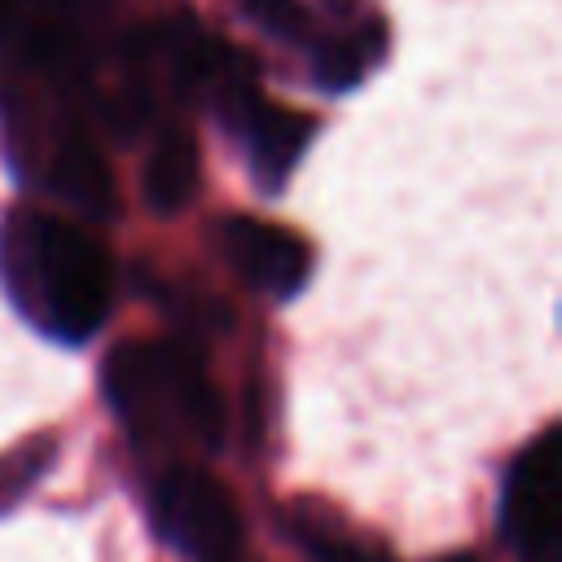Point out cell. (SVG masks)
I'll return each instance as SVG.
<instances>
[{"label":"cell","instance_id":"cell-1","mask_svg":"<svg viewBox=\"0 0 562 562\" xmlns=\"http://www.w3.org/2000/svg\"><path fill=\"white\" fill-rule=\"evenodd\" d=\"M0 285L18 316L61 347L88 342L110 312L101 246L48 211H13L0 224Z\"/></svg>","mask_w":562,"mask_h":562},{"label":"cell","instance_id":"cell-2","mask_svg":"<svg viewBox=\"0 0 562 562\" xmlns=\"http://www.w3.org/2000/svg\"><path fill=\"white\" fill-rule=\"evenodd\" d=\"M101 386L110 408L127 422L140 443L189 439L215 448L224 430L220 400L198 356L171 342H123L101 364Z\"/></svg>","mask_w":562,"mask_h":562},{"label":"cell","instance_id":"cell-3","mask_svg":"<svg viewBox=\"0 0 562 562\" xmlns=\"http://www.w3.org/2000/svg\"><path fill=\"white\" fill-rule=\"evenodd\" d=\"M149 514H154L158 536L198 562H224L241 549L237 501L228 496L220 479H211L198 465H176L158 474Z\"/></svg>","mask_w":562,"mask_h":562},{"label":"cell","instance_id":"cell-4","mask_svg":"<svg viewBox=\"0 0 562 562\" xmlns=\"http://www.w3.org/2000/svg\"><path fill=\"white\" fill-rule=\"evenodd\" d=\"M558 492H562V430L544 426L509 465L501 492V531L514 562H558Z\"/></svg>","mask_w":562,"mask_h":562},{"label":"cell","instance_id":"cell-5","mask_svg":"<svg viewBox=\"0 0 562 562\" xmlns=\"http://www.w3.org/2000/svg\"><path fill=\"white\" fill-rule=\"evenodd\" d=\"M220 246H224L233 272L272 299L299 294L312 277V250L285 224L255 220V215H228L220 224Z\"/></svg>","mask_w":562,"mask_h":562},{"label":"cell","instance_id":"cell-6","mask_svg":"<svg viewBox=\"0 0 562 562\" xmlns=\"http://www.w3.org/2000/svg\"><path fill=\"white\" fill-rule=\"evenodd\" d=\"M312 132H316V123L307 114L285 110V105H272L263 97L246 110V119L237 123V136L246 145V162H250L259 189H268V193L285 189V180L299 167Z\"/></svg>","mask_w":562,"mask_h":562},{"label":"cell","instance_id":"cell-7","mask_svg":"<svg viewBox=\"0 0 562 562\" xmlns=\"http://www.w3.org/2000/svg\"><path fill=\"white\" fill-rule=\"evenodd\" d=\"M48 189L79 215L105 220L114 211V176L83 132H66L48 158Z\"/></svg>","mask_w":562,"mask_h":562},{"label":"cell","instance_id":"cell-8","mask_svg":"<svg viewBox=\"0 0 562 562\" xmlns=\"http://www.w3.org/2000/svg\"><path fill=\"white\" fill-rule=\"evenodd\" d=\"M198 189V145L184 127H167L149 158H145V176H140V193L158 215H176Z\"/></svg>","mask_w":562,"mask_h":562},{"label":"cell","instance_id":"cell-9","mask_svg":"<svg viewBox=\"0 0 562 562\" xmlns=\"http://www.w3.org/2000/svg\"><path fill=\"white\" fill-rule=\"evenodd\" d=\"M382 53H386V31H382V22H364L360 31H347V35H338V40H329V44L316 48V57H312V79H316L325 92H347V88H356V83L378 66Z\"/></svg>","mask_w":562,"mask_h":562},{"label":"cell","instance_id":"cell-10","mask_svg":"<svg viewBox=\"0 0 562 562\" xmlns=\"http://www.w3.org/2000/svg\"><path fill=\"white\" fill-rule=\"evenodd\" d=\"M53 439L44 435V439H31V443H22V448H13V452H4L0 457V514L4 509H13L22 496H26V487L53 465Z\"/></svg>","mask_w":562,"mask_h":562},{"label":"cell","instance_id":"cell-11","mask_svg":"<svg viewBox=\"0 0 562 562\" xmlns=\"http://www.w3.org/2000/svg\"><path fill=\"white\" fill-rule=\"evenodd\" d=\"M307 553H312V562H395V558H391L386 549H378V544H360V540L329 536V531L307 536Z\"/></svg>","mask_w":562,"mask_h":562},{"label":"cell","instance_id":"cell-12","mask_svg":"<svg viewBox=\"0 0 562 562\" xmlns=\"http://www.w3.org/2000/svg\"><path fill=\"white\" fill-rule=\"evenodd\" d=\"M241 4H246L272 35H285V40H290V35L299 31V4H294V0H241Z\"/></svg>","mask_w":562,"mask_h":562},{"label":"cell","instance_id":"cell-13","mask_svg":"<svg viewBox=\"0 0 562 562\" xmlns=\"http://www.w3.org/2000/svg\"><path fill=\"white\" fill-rule=\"evenodd\" d=\"M448 562H470V558H448Z\"/></svg>","mask_w":562,"mask_h":562}]
</instances>
